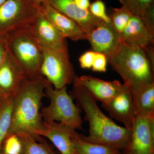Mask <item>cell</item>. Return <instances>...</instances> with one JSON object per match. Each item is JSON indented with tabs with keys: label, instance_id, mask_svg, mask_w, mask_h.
Returning <instances> with one entry per match:
<instances>
[{
	"label": "cell",
	"instance_id": "cell-22",
	"mask_svg": "<svg viewBox=\"0 0 154 154\" xmlns=\"http://www.w3.org/2000/svg\"><path fill=\"white\" fill-rule=\"evenodd\" d=\"M132 15L127 9L122 6L119 8H112L110 17V23L119 35L127 25Z\"/></svg>",
	"mask_w": 154,
	"mask_h": 154
},
{
	"label": "cell",
	"instance_id": "cell-23",
	"mask_svg": "<svg viewBox=\"0 0 154 154\" xmlns=\"http://www.w3.org/2000/svg\"><path fill=\"white\" fill-rule=\"evenodd\" d=\"M122 7L127 9L132 15L141 17L148 9L154 4V0H119Z\"/></svg>",
	"mask_w": 154,
	"mask_h": 154
},
{
	"label": "cell",
	"instance_id": "cell-20",
	"mask_svg": "<svg viewBox=\"0 0 154 154\" xmlns=\"http://www.w3.org/2000/svg\"><path fill=\"white\" fill-rule=\"evenodd\" d=\"M17 134L22 141V154H59L43 141L41 137H37L27 134Z\"/></svg>",
	"mask_w": 154,
	"mask_h": 154
},
{
	"label": "cell",
	"instance_id": "cell-12",
	"mask_svg": "<svg viewBox=\"0 0 154 154\" xmlns=\"http://www.w3.org/2000/svg\"><path fill=\"white\" fill-rule=\"evenodd\" d=\"M27 79L8 51L0 66V95L5 98L15 96Z\"/></svg>",
	"mask_w": 154,
	"mask_h": 154
},
{
	"label": "cell",
	"instance_id": "cell-10",
	"mask_svg": "<svg viewBox=\"0 0 154 154\" xmlns=\"http://www.w3.org/2000/svg\"><path fill=\"white\" fill-rule=\"evenodd\" d=\"M31 31L42 48L54 50H68L66 38L40 11L30 26Z\"/></svg>",
	"mask_w": 154,
	"mask_h": 154
},
{
	"label": "cell",
	"instance_id": "cell-5",
	"mask_svg": "<svg viewBox=\"0 0 154 154\" xmlns=\"http://www.w3.org/2000/svg\"><path fill=\"white\" fill-rule=\"evenodd\" d=\"M50 103L41 110L44 121L59 122L75 130L82 128V109L76 106L73 98L67 92L66 87L60 89L49 84L45 91Z\"/></svg>",
	"mask_w": 154,
	"mask_h": 154
},
{
	"label": "cell",
	"instance_id": "cell-24",
	"mask_svg": "<svg viewBox=\"0 0 154 154\" xmlns=\"http://www.w3.org/2000/svg\"><path fill=\"white\" fill-rule=\"evenodd\" d=\"M22 145L17 134H8L5 138L0 150L1 154H22Z\"/></svg>",
	"mask_w": 154,
	"mask_h": 154
},
{
	"label": "cell",
	"instance_id": "cell-6",
	"mask_svg": "<svg viewBox=\"0 0 154 154\" xmlns=\"http://www.w3.org/2000/svg\"><path fill=\"white\" fill-rule=\"evenodd\" d=\"M40 12L33 0H7L0 6V36L30 27Z\"/></svg>",
	"mask_w": 154,
	"mask_h": 154
},
{
	"label": "cell",
	"instance_id": "cell-11",
	"mask_svg": "<svg viewBox=\"0 0 154 154\" xmlns=\"http://www.w3.org/2000/svg\"><path fill=\"white\" fill-rule=\"evenodd\" d=\"M93 51L110 55L122 43L120 35L113 28L111 23L101 21L96 28L87 35Z\"/></svg>",
	"mask_w": 154,
	"mask_h": 154
},
{
	"label": "cell",
	"instance_id": "cell-15",
	"mask_svg": "<svg viewBox=\"0 0 154 154\" xmlns=\"http://www.w3.org/2000/svg\"><path fill=\"white\" fill-rule=\"evenodd\" d=\"M73 83L83 86L96 101L102 103L113 99L122 85L117 80L108 82L91 75L77 77Z\"/></svg>",
	"mask_w": 154,
	"mask_h": 154
},
{
	"label": "cell",
	"instance_id": "cell-9",
	"mask_svg": "<svg viewBox=\"0 0 154 154\" xmlns=\"http://www.w3.org/2000/svg\"><path fill=\"white\" fill-rule=\"evenodd\" d=\"M102 106L112 118L122 122L125 128L131 130L137 114L128 86L123 84L113 99L102 103Z\"/></svg>",
	"mask_w": 154,
	"mask_h": 154
},
{
	"label": "cell",
	"instance_id": "cell-32",
	"mask_svg": "<svg viewBox=\"0 0 154 154\" xmlns=\"http://www.w3.org/2000/svg\"><path fill=\"white\" fill-rule=\"evenodd\" d=\"M5 99V98H4L3 96H1V95H0V105L2 104V102L3 100H4Z\"/></svg>",
	"mask_w": 154,
	"mask_h": 154
},
{
	"label": "cell",
	"instance_id": "cell-3",
	"mask_svg": "<svg viewBox=\"0 0 154 154\" xmlns=\"http://www.w3.org/2000/svg\"><path fill=\"white\" fill-rule=\"evenodd\" d=\"M107 59L112 69L129 87L131 94L154 82V66L143 48L131 47L122 42Z\"/></svg>",
	"mask_w": 154,
	"mask_h": 154
},
{
	"label": "cell",
	"instance_id": "cell-25",
	"mask_svg": "<svg viewBox=\"0 0 154 154\" xmlns=\"http://www.w3.org/2000/svg\"><path fill=\"white\" fill-rule=\"evenodd\" d=\"M89 11L96 18L107 23H110V17L107 16L106 12L105 3L102 0H96L91 3Z\"/></svg>",
	"mask_w": 154,
	"mask_h": 154
},
{
	"label": "cell",
	"instance_id": "cell-19",
	"mask_svg": "<svg viewBox=\"0 0 154 154\" xmlns=\"http://www.w3.org/2000/svg\"><path fill=\"white\" fill-rule=\"evenodd\" d=\"M72 140L74 154H121L120 151L114 148L83 140L75 129L72 132Z\"/></svg>",
	"mask_w": 154,
	"mask_h": 154
},
{
	"label": "cell",
	"instance_id": "cell-29",
	"mask_svg": "<svg viewBox=\"0 0 154 154\" xmlns=\"http://www.w3.org/2000/svg\"><path fill=\"white\" fill-rule=\"evenodd\" d=\"M8 52V40L6 36H0V66Z\"/></svg>",
	"mask_w": 154,
	"mask_h": 154
},
{
	"label": "cell",
	"instance_id": "cell-31",
	"mask_svg": "<svg viewBox=\"0 0 154 154\" xmlns=\"http://www.w3.org/2000/svg\"><path fill=\"white\" fill-rule=\"evenodd\" d=\"M35 2L37 3L39 5H41L42 3L45 2H46V0H33Z\"/></svg>",
	"mask_w": 154,
	"mask_h": 154
},
{
	"label": "cell",
	"instance_id": "cell-28",
	"mask_svg": "<svg viewBox=\"0 0 154 154\" xmlns=\"http://www.w3.org/2000/svg\"><path fill=\"white\" fill-rule=\"evenodd\" d=\"M96 52L91 51L83 54L79 58L80 66L83 69H91L94 63Z\"/></svg>",
	"mask_w": 154,
	"mask_h": 154
},
{
	"label": "cell",
	"instance_id": "cell-16",
	"mask_svg": "<svg viewBox=\"0 0 154 154\" xmlns=\"http://www.w3.org/2000/svg\"><path fill=\"white\" fill-rule=\"evenodd\" d=\"M44 122L45 128L40 136L49 139L60 154H74L72 134L74 129L61 122L55 121Z\"/></svg>",
	"mask_w": 154,
	"mask_h": 154
},
{
	"label": "cell",
	"instance_id": "cell-27",
	"mask_svg": "<svg viewBox=\"0 0 154 154\" xmlns=\"http://www.w3.org/2000/svg\"><path fill=\"white\" fill-rule=\"evenodd\" d=\"M107 62V57L103 54L96 52L92 70L94 72H105Z\"/></svg>",
	"mask_w": 154,
	"mask_h": 154
},
{
	"label": "cell",
	"instance_id": "cell-2",
	"mask_svg": "<svg viewBox=\"0 0 154 154\" xmlns=\"http://www.w3.org/2000/svg\"><path fill=\"white\" fill-rule=\"evenodd\" d=\"M49 84L42 76L25 80L14 96L12 122L8 134H27L41 137L45 128L41 113L42 101L46 97L45 91Z\"/></svg>",
	"mask_w": 154,
	"mask_h": 154
},
{
	"label": "cell",
	"instance_id": "cell-8",
	"mask_svg": "<svg viewBox=\"0 0 154 154\" xmlns=\"http://www.w3.org/2000/svg\"><path fill=\"white\" fill-rule=\"evenodd\" d=\"M130 140L121 154H154V116L137 115Z\"/></svg>",
	"mask_w": 154,
	"mask_h": 154
},
{
	"label": "cell",
	"instance_id": "cell-4",
	"mask_svg": "<svg viewBox=\"0 0 154 154\" xmlns=\"http://www.w3.org/2000/svg\"><path fill=\"white\" fill-rule=\"evenodd\" d=\"M10 54L24 72L27 79L42 76V48L30 27L17 30L5 36Z\"/></svg>",
	"mask_w": 154,
	"mask_h": 154
},
{
	"label": "cell",
	"instance_id": "cell-34",
	"mask_svg": "<svg viewBox=\"0 0 154 154\" xmlns=\"http://www.w3.org/2000/svg\"></svg>",
	"mask_w": 154,
	"mask_h": 154
},
{
	"label": "cell",
	"instance_id": "cell-1",
	"mask_svg": "<svg viewBox=\"0 0 154 154\" xmlns=\"http://www.w3.org/2000/svg\"><path fill=\"white\" fill-rule=\"evenodd\" d=\"M70 95L84 110L90 126L88 136L79 134L80 137L88 142L109 146L122 152L129 143L131 131L117 125L104 114L83 86L73 83Z\"/></svg>",
	"mask_w": 154,
	"mask_h": 154
},
{
	"label": "cell",
	"instance_id": "cell-14",
	"mask_svg": "<svg viewBox=\"0 0 154 154\" xmlns=\"http://www.w3.org/2000/svg\"><path fill=\"white\" fill-rule=\"evenodd\" d=\"M46 2L76 22L87 35L102 21L93 16L89 11L80 8L73 0H46Z\"/></svg>",
	"mask_w": 154,
	"mask_h": 154
},
{
	"label": "cell",
	"instance_id": "cell-26",
	"mask_svg": "<svg viewBox=\"0 0 154 154\" xmlns=\"http://www.w3.org/2000/svg\"><path fill=\"white\" fill-rule=\"evenodd\" d=\"M140 17L147 30L154 37V4L151 5L145 13Z\"/></svg>",
	"mask_w": 154,
	"mask_h": 154
},
{
	"label": "cell",
	"instance_id": "cell-17",
	"mask_svg": "<svg viewBox=\"0 0 154 154\" xmlns=\"http://www.w3.org/2000/svg\"><path fill=\"white\" fill-rule=\"evenodd\" d=\"M120 36L122 42L131 47L144 49L148 45H154V37L137 15H132Z\"/></svg>",
	"mask_w": 154,
	"mask_h": 154
},
{
	"label": "cell",
	"instance_id": "cell-30",
	"mask_svg": "<svg viewBox=\"0 0 154 154\" xmlns=\"http://www.w3.org/2000/svg\"><path fill=\"white\" fill-rule=\"evenodd\" d=\"M75 4L80 8L89 11L91 2L90 0H73Z\"/></svg>",
	"mask_w": 154,
	"mask_h": 154
},
{
	"label": "cell",
	"instance_id": "cell-13",
	"mask_svg": "<svg viewBox=\"0 0 154 154\" xmlns=\"http://www.w3.org/2000/svg\"><path fill=\"white\" fill-rule=\"evenodd\" d=\"M40 11L66 38L74 41L87 39V34L79 25L54 8L47 2L40 5Z\"/></svg>",
	"mask_w": 154,
	"mask_h": 154
},
{
	"label": "cell",
	"instance_id": "cell-18",
	"mask_svg": "<svg viewBox=\"0 0 154 154\" xmlns=\"http://www.w3.org/2000/svg\"><path fill=\"white\" fill-rule=\"evenodd\" d=\"M131 94L137 115L154 116V82Z\"/></svg>",
	"mask_w": 154,
	"mask_h": 154
},
{
	"label": "cell",
	"instance_id": "cell-33",
	"mask_svg": "<svg viewBox=\"0 0 154 154\" xmlns=\"http://www.w3.org/2000/svg\"><path fill=\"white\" fill-rule=\"evenodd\" d=\"M7 0H0V6L2 5L3 3H5Z\"/></svg>",
	"mask_w": 154,
	"mask_h": 154
},
{
	"label": "cell",
	"instance_id": "cell-7",
	"mask_svg": "<svg viewBox=\"0 0 154 154\" xmlns=\"http://www.w3.org/2000/svg\"><path fill=\"white\" fill-rule=\"evenodd\" d=\"M42 48L43 52L40 73L56 89L73 84L77 75L70 60L68 50Z\"/></svg>",
	"mask_w": 154,
	"mask_h": 154
},
{
	"label": "cell",
	"instance_id": "cell-21",
	"mask_svg": "<svg viewBox=\"0 0 154 154\" xmlns=\"http://www.w3.org/2000/svg\"><path fill=\"white\" fill-rule=\"evenodd\" d=\"M14 99V96L6 98L0 105V150L11 128Z\"/></svg>",
	"mask_w": 154,
	"mask_h": 154
}]
</instances>
